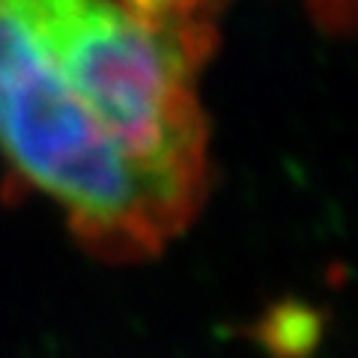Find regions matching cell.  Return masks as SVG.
Segmentation results:
<instances>
[{"label":"cell","instance_id":"2","mask_svg":"<svg viewBox=\"0 0 358 358\" xmlns=\"http://www.w3.org/2000/svg\"><path fill=\"white\" fill-rule=\"evenodd\" d=\"M313 21L329 33H346L355 18V0H305Z\"/></svg>","mask_w":358,"mask_h":358},{"label":"cell","instance_id":"1","mask_svg":"<svg viewBox=\"0 0 358 358\" xmlns=\"http://www.w3.org/2000/svg\"><path fill=\"white\" fill-rule=\"evenodd\" d=\"M212 0H0V155L105 263L159 257L209 194Z\"/></svg>","mask_w":358,"mask_h":358}]
</instances>
